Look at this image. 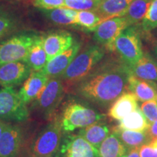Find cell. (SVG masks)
<instances>
[{
    "label": "cell",
    "mask_w": 157,
    "mask_h": 157,
    "mask_svg": "<svg viewBox=\"0 0 157 157\" xmlns=\"http://www.w3.org/2000/svg\"><path fill=\"white\" fill-rule=\"evenodd\" d=\"M44 16L51 23L57 25H76L77 11L74 10L60 7L53 10H42Z\"/></svg>",
    "instance_id": "cell-26"
},
{
    "label": "cell",
    "mask_w": 157,
    "mask_h": 157,
    "mask_svg": "<svg viewBox=\"0 0 157 157\" xmlns=\"http://www.w3.org/2000/svg\"><path fill=\"white\" fill-rule=\"evenodd\" d=\"M48 57L43 45V35L39 34L29 51L25 63L32 71H42L48 63Z\"/></svg>",
    "instance_id": "cell-22"
},
{
    "label": "cell",
    "mask_w": 157,
    "mask_h": 157,
    "mask_svg": "<svg viewBox=\"0 0 157 157\" xmlns=\"http://www.w3.org/2000/svg\"><path fill=\"white\" fill-rule=\"evenodd\" d=\"M56 117L63 133L83 129L105 119V115L95 109L74 100L68 101L62 105Z\"/></svg>",
    "instance_id": "cell-2"
},
{
    "label": "cell",
    "mask_w": 157,
    "mask_h": 157,
    "mask_svg": "<svg viewBox=\"0 0 157 157\" xmlns=\"http://www.w3.org/2000/svg\"><path fill=\"white\" fill-rule=\"evenodd\" d=\"M23 141L22 127L10 124L0 138V157H19Z\"/></svg>",
    "instance_id": "cell-12"
},
{
    "label": "cell",
    "mask_w": 157,
    "mask_h": 157,
    "mask_svg": "<svg viewBox=\"0 0 157 157\" xmlns=\"http://www.w3.org/2000/svg\"><path fill=\"white\" fill-rule=\"evenodd\" d=\"M140 157H157V138H152L140 148Z\"/></svg>",
    "instance_id": "cell-33"
},
{
    "label": "cell",
    "mask_w": 157,
    "mask_h": 157,
    "mask_svg": "<svg viewBox=\"0 0 157 157\" xmlns=\"http://www.w3.org/2000/svg\"><path fill=\"white\" fill-rule=\"evenodd\" d=\"M61 127L56 116L35 137L31 146V155L51 156L58 152L63 137Z\"/></svg>",
    "instance_id": "cell-6"
},
{
    "label": "cell",
    "mask_w": 157,
    "mask_h": 157,
    "mask_svg": "<svg viewBox=\"0 0 157 157\" xmlns=\"http://www.w3.org/2000/svg\"><path fill=\"white\" fill-rule=\"evenodd\" d=\"M78 135L84 137L98 150L101 143L110 135V128L107 124L100 121L83 129H80Z\"/></svg>",
    "instance_id": "cell-20"
},
{
    "label": "cell",
    "mask_w": 157,
    "mask_h": 157,
    "mask_svg": "<svg viewBox=\"0 0 157 157\" xmlns=\"http://www.w3.org/2000/svg\"><path fill=\"white\" fill-rule=\"evenodd\" d=\"M133 0H102L95 12L104 20L123 17Z\"/></svg>",
    "instance_id": "cell-19"
},
{
    "label": "cell",
    "mask_w": 157,
    "mask_h": 157,
    "mask_svg": "<svg viewBox=\"0 0 157 157\" xmlns=\"http://www.w3.org/2000/svg\"><path fill=\"white\" fill-rule=\"evenodd\" d=\"M105 48L90 44L84 47L60 76L66 87H71L95 68L105 56Z\"/></svg>",
    "instance_id": "cell-3"
},
{
    "label": "cell",
    "mask_w": 157,
    "mask_h": 157,
    "mask_svg": "<svg viewBox=\"0 0 157 157\" xmlns=\"http://www.w3.org/2000/svg\"><path fill=\"white\" fill-rule=\"evenodd\" d=\"M117 52L121 60L131 67L143 56L142 40L138 26L132 25L124 30L116 39L113 51Z\"/></svg>",
    "instance_id": "cell-5"
},
{
    "label": "cell",
    "mask_w": 157,
    "mask_h": 157,
    "mask_svg": "<svg viewBox=\"0 0 157 157\" xmlns=\"http://www.w3.org/2000/svg\"><path fill=\"white\" fill-rule=\"evenodd\" d=\"M33 5L41 10L66 7L65 0H33Z\"/></svg>",
    "instance_id": "cell-32"
},
{
    "label": "cell",
    "mask_w": 157,
    "mask_h": 157,
    "mask_svg": "<svg viewBox=\"0 0 157 157\" xmlns=\"http://www.w3.org/2000/svg\"><path fill=\"white\" fill-rule=\"evenodd\" d=\"M29 157H54V156H32V155H31Z\"/></svg>",
    "instance_id": "cell-38"
},
{
    "label": "cell",
    "mask_w": 157,
    "mask_h": 157,
    "mask_svg": "<svg viewBox=\"0 0 157 157\" xmlns=\"http://www.w3.org/2000/svg\"><path fill=\"white\" fill-rule=\"evenodd\" d=\"M151 0H133L129 5L126 14L124 17H126L129 26L136 25L143 21Z\"/></svg>",
    "instance_id": "cell-27"
},
{
    "label": "cell",
    "mask_w": 157,
    "mask_h": 157,
    "mask_svg": "<svg viewBox=\"0 0 157 157\" xmlns=\"http://www.w3.org/2000/svg\"><path fill=\"white\" fill-rule=\"evenodd\" d=\"M81 48L82 42L76 41L69 49L49 60L41 71L50 78L60 77L78 53Z\"/></svg>",
    "instance_id": "cell-14"
},
{
    "label": "cell",
    "mask_w": 157,
    "mask_h": 157,
    "mask_svg": "<svg viewBox=\"0 0 157 157\" xmlns=\"http://www.w3.org/2000/svg\"><path fill=\"white\" fill-rule=\"evenodd\" d=\"M10 124L8 122H6V121H4L0 119V138H1L2 135H3V133L8 128Z\"/></svg>",
    "instance_id": "cell-36"
},
{
    "label": "cell",
    "mask_w": 157,
    "mask_h": 157,
    "mask_svg": "<svg viewBox=\"0 0 157 157\" xmlns=\"http://www.w3.org/2000/svg\"><path fill=\"white\" fill-rule=\"evenodd\" d=\"M129 68L131 74L146 81L157 82V62L146 52L140 60Z\"/></svg>",
    "instance_id": "cell-18"
},
{
    "label": "cell",
    "mask_w": 157,
    "mask_h": 157,
    "mask_svg": "<svg viewBox=\"0 0 157 157\" xmlns=\"http://www.w3.org/2000/svg\"><path fill=\"white\" fill-rule=\"evenodd\" d=\"M150 122L143 114L141 110L137 108L134 111L119 120L118 128L136 132H146L148 131Z\"/></svg>",
    "instance_id": "cell-25"
},
{
    "label": "cell",
    "mask_w": 157,
    "mask_h": 157,
    "mask_svg": "<svg viewBox=\"0 0 157 157\" xmlns=\"http://www.w3.org/2000/svg\"><path fill=\"white\" fill-rule=\"evenodd\" d=\"M102 0H65V7L76 11H96Z\"/></svg>",
    "instance_id": "cell-29"
},
{
    "label": "cell",
    "mask_w": 157,
    "mask_h": 157,
    "mask_svg": "<svg viewBox=\"0 0 157 157\" xmlns=\"http://www.w3.org/2000/svg\"><path fill=\"white\" fill-rule=\"evenodd\" d=\"M130 74L129 66L120 58L109 57L71 87L76 95L106 107L128 90Z\"/></svg>",
    "instance_id": "cell-1"
},
{
    "label": "cell",
    "mask_w": 157,
    "mask_h": 157,
    "mask_svg": "<svg viewBox=\"0 0 157 157\" xmlns=\"http://www.w3.org/2000/svg\"><path fill=\"white\" fill-rule=\"evenodd\" d=\"M58 157H100L98 150L79 135H66L62 137Z\"/></svg>",
    "instance_id": "cell-10"
},
{
    "label": "cell",
    "mask_w": 157,
    "mask_h": 157,
    "mask_svg": "<svg viewBox=\"0 0 157 157\" xmlns=\"http://www.w3.org/2000/svg\"><path fill=\"white\" fill-rule=\"evenodd\" d=\"M50 77L39 71H32L18 91L21 100L26 104L34 102L48 84Z\"/></svg>",
    "instance_id": "cell-15"
},
{
    "label": "cell",
    "mask_w": 157,
    "mask_h": 157,
    "mask_svg": "<svg viewBox=\"0 0 157 157\" xmlns=\"http://www.w3.org/2000/svg\"><path fill=\"white\" fill-rule=\"evenodd\" d=\"M29 118L27 105L13 87L0 89V119L6 122H23Z\"/></svg>",
    "instance_id": "cell-8"
},
{
    "label": "cell",
    "mask_w": 157,
    "mask_h": 157,
    "mask_svg": "<svg viewBox=\"0 0 157 157\" xmlns=\"http://www.w3.org/2000/svg\"><path fill=\"white\" fill-rule=\"evenodd\" d=\"M128 90L134 94L139 101H157V84L155 82L141 79L130 74L128 78Z\"/></svg>",
    "instance_id": "cell-16"
},
{
    "label": "cell",
    "mask_w": 157,
    "mask_h": 157,
    "mask_svg": "<svg viewBox=\"0 0 157 157\" xmlns=\"http://www.w3.org/2000/svg\"><path fill=\"white\" fill-rule=\"evenodd\" d=\"M141 111L150 123L157 120V101H148L143 102L140 106Z\"/></svg>",
    "instance_id": "cell-31"
},
{
    "label": "cell",
    "mask_w": 157,
    "mask_h": 157,
    "mask_svg": "<svg viewBox=\"0 0 157 157\" xmlns=\"http://www.w3.org/2000/svg\"><path fill=\"white\" fill-rule=\"evenodd\" d=\"M141 27L145 32L157 28V0H151L146 15L142 21Z\"/></svg>",
    "instance_id": "cell-30"
},
{
    "label": "cell",
    "mask_w": 157,
    "mask_h": 157,
    "mask_svg": "<svg viewBox=\"0 0 157 157\" xmlns=\"http://www.w3.org/2000/svg\"><path fill=\"white\" fill-rule=\"evenodd\" d=\"M104 20L95 11H77L76 25L86 29L89 31H94Z\"/></svg>",
    "instance_id": "cell-28"
},
{
    "label": "cell",
    "mask_w": 157,
    "mask_h": 157,
    "mask_svg": "<svg viewBox=\"0 0 157 157\" xmlns=\"http://www.w3.org/2000/svg\"><path fill=\"white\" fill-rule=\"evenodd\" d=\"M75 42L72 34L66 31H51L43 35V45L48 61L69 49Z\"/></svg>",
    "instance_id": "cell-13"
},
{
    "label": "cell",
    "mask_w": 157,
    "mask_h": 157,
    "mask_svg": "<svg viewBox=\"0 0 157 157\" xmlns=\"http://www.w3.org/2000/svg\"><path fill=\"white\" fill-rule=\"evenodd\" d=\"M153 53H154V56L155 57V60L157 62V44H154V48H153Z\"/></svg>",
    "instance_id": "cell-37"
},
{
    "label": "cell",
    "mask_w": 157,
    "mask_h": 157,
    "mask_svg": "<svg viewBox=\"0 0 157 157\" xmlns=\"http://www.w3.org/2000/svg\"><path fill=\"white\" fill-rule=\"evenodd\" d=\"M125 157H140V148H135L128 151V153Z\"/></svg>",
    "instance_id": "cell-35"
},
{
    "label": "cell",
    "mask_w": 157,
    "mask_h": 157,
    "mask_svg": "<svg viewBox=\"0 0 157 157\" xmlns=\"http://www.w3.org/2000/svg\"><path fill=\"white\" fill-rule=\"evenodd\" d=\"M31 68L23 61L0 64V85L13 87L21 85L29 77Z\"/></svg>",
    "instance_id": "cell-11"
},
{
    "label": "cell",
    "mask_w": 157,
    "mask_h": 157,
    "mask_svg": "<svg viewBox=\"0 0 157 157\" xmlns=\"http://www.w3.org/2000/svg\"><path fill=\"white\" fill-rule=\"evenodd\" d=\"M39 34L21 31L11 35L0 42V64L25 61L31 47Z\"/></svg>",
    "instance_id": "cell-4"
},
{
    "label": "cell",
    "mask_w": 157,
    "mask_h": 157,
    "mask_svg": "<svg viewBox=\"0 0 157 157\" xmlns=\"http://www.w3.org/2000/svg\"><path fill=\"white\" fill-rule=\"evenodd\" d=\"M21 24L17 13L5 7H0V42L5 37L16 31Z\"/></svg>",
    "instance_id": "cell-23"
},
{
    "label": "cell",
    "mask_w": 157,
    "mask_h": 157,
    "mask_svg": "<svg viewBox=\"0 0 157 157\" xmlns=\"http://www.w3.org/2000/svg\"><path fill=\"white\" fill-rule=\"evenodd\" d=\"M113 133L120 139L128 151L135 148H140L141 146L151 140L148 131L136 132V131L121 129L118 127L113 129Z\"/></svg>",
    "instance_id": "cell-21"
},
{
    "label": "cell",
    "mask_w": 157,
    "mask_h": 157,
    "mask_svg": "<svg viewBox=\"0 0 157 157\" xmlns=\"http://www.w3.org/2000/svg\"><path fill=\"white\" fill-rule=\"evenodd\" d=\"M65 93L66 87L60 77L50 78L44 90L34 101L35 106L45 119L51 120L55 117Z\"/></svg>",
    "instance_id": "cell-7"
},
{
    "label": "cell",
    "mask_w": 157,
    "mask_h": 157,
    "mask_svg": "<svg viewBox=\"0 0 157 157\" xmlns=\"http://www.w3.org/2000/svg\"><path fill=\"white\" fill-rule=\"evenodd\" d=\"M100 157H125L128 149L114 133L109 135L98 148Z\"/></svg>",
    "instance_id": "cell-24"
},
{
    "label": "cell",
    "mask_w": 157,
    "mask_h": 157,
    "mask_svg": "<svg viewBox=\"0 0 157 157\" xmlns=\"http://www.w3.org/2000/svg\"><path fill=\"white\" fill-rule=\"evenodd\" d=\"M129 26L125 17H115L102 22L94 30L93 39L109 52L113 51L116 39L125 29Z\"/></svg>",
    "instance_id": "cell-9"
},
{
    "label": "cell",
    "mask_w": 157,
    "mask_h": 157,
    "mask_svg": "<svg viewBox=\"0 0 157 157\" xmlns=\"http://www.w3.org/2000/svg\"><path fill=\"white\" fill-rule=\"evenodd\" d=\"M148 133L151 138H157V120L154 122L150 123L148 127Z\"/></svg>",
    "instance_id": "cell-34"
},
{
    "label": "cell",
    "mask_w": 157,
    "mask_h": 157,
    "mask_svg": "<svg viewBox=\"0 0 157 157\" xmlns=\"http://www.w3.org/2000/svg\"><path fill=\"white\" fill-rule=\"evenodd\" d=\"M138 108L137 99L131 92H125L112 103L108 111L109 117L121 120Z\"/></svg>",
    "instance_id": "cell-17"
}]
</instances>
